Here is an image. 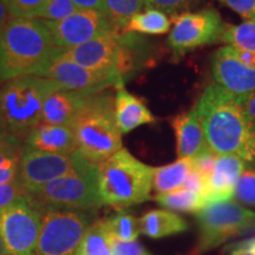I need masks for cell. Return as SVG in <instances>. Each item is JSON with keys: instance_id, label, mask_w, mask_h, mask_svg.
Instances as JSON below:
<instances>
[{"instance_id": "16", "label": "cell", "mask_w": 255, "mask_h": 255, "mask_svg": "<svg viewBox=\"0 0 255 255\" xmlns=\"http://www.w3.org/2000/svg\"><path fill=\"white\" fill-rule=\"evenodd\" d=\"M247 163L244 159L232 155H222L216 158L214 171L207 181V203L233 200L238 181Z\"/></svg>"}, {"instance_id": "40", "label": "cell", "mask_w": 255, "mask_h": 255, "mask_svg": "<svg viewBox=\"0 0 255 255\" xmlns=\"http://www.w3.org/2000/svg\"><path fill=\"white\" fill-rule=\"evenodd\" d=\"M255 250V238L248 239L227 247L229 255H250V252Z\"/></svg>"}, {"instance_id": "18", "label": "cell", "mask_w": 255, "mask_h": 255, "mask_svg": "<svg viewBox=\"0 0 255 255\" xmlns=\"http://www.w3.org/2000/svg\"><path fill=\"white\" fill-rule=\"evenodd\" d=\"M24 146L50 154L70 155L77 151L71 127L39 123L25 138Z\"/></svg>"}, {"instance_id": "24", "label": "cell", "mask_w": 255, "mask_h": 255, "mask_svg": "<svg viewBox=\"0 0 255 255\" xmlns=\"http://www.w3.org/2000/svg\"><path fill=\"white\" fill-rule=\"evenodd\" d=\"M171 30V19L164 12L146 8L130 19L122 33L164 34Z\"/></svg>"}, {"instance_id": "13", "label": "cell", "mask_w": 255, "mask_h": 255, "mask_svg": "<svg viewBox=\"0 0 255 255\" xmlns=\"http://www.w3.org/2000/svg\"><path fill=\"white\" fill-rule=\"evenodd\" d=\"M59 47L49 62L37 72L36 76L55 81L62 89L84 95H97L105 89L115 87L116 81L110 76L92 71L69 59L58 56Z\"/></svg>"}, {"instance_id": "12", "label": "cell", "mask_w": 255, "mask_h": 255, "mask_svg": "<svg viewBox=\"0 0 255 255\" xmlns=\"http://www.w3.org/2000/svg\"><path fill=\"white\" fill-rule=\"evenodd\" d=\"M43 21L50 31L55 46L62 49L83 45L96 38L115 32L107 15L96 9H77L62 20Z\"/></svg>"}, {"instance_id": "44", "label": "cell", "mask_w": 255, "mask_h": 255, "mask_svg": "<svg viewBox=\"0 0 255 255\" xmlns=\"http://www.w3.org/2000/svg\"><path fill=\"white\" fill-rule=\"evenodd\" d=\"M5 253H7V251H6L5 244H4V241H2L1 235H0V255H4Z\"/></svg>"}, {"instance_id": "7", "label": "cell", "mask_w": 255, "mask_h": 255, "mask_svg": "<svg viewBox=\"0 0 255 255\" xmlns=\"http://www.w3.org/2000/svg\"><path fill=\"white\" fill-rule=\"evenodd\" d=\"M31 196L39 207L95 212L104 206L98 190L97 163L87 161L77 170L51 181Z\"/></svg>"}, {"instance_id": "27", "label": "cell", "mask_w": 255, "mask_h": 255, "mask_svg": "<svg viewBox=\"0 0 255 255\" xmlns=\"http://www.w3.org/2000/svg\"><path fill=\"white\" fill-rule=\"evenodd\" d=\"M221 41L234 49L255 53V20H245L239 25H227Z\"/></svg>"}, {"instance_id": "15", "label": "cell", "mask_w": 255, "mask_h": 255, "mask_svg": "<svg viewBox=\"0 0 255 255\" xmlns=\"http://www.w3.org/2000/svg\"><path fill=\"white\" fill-rule=\"evenodd\" d=\"M212 71L216 84L233 95L248 97L255 92V69L239 59L232 46H222L216 51Z\"/></svg>"}, {"instance_id": "47", "label": "cell", "mask_w": 255, "mask_h": 255, "mask_svg": "<svg viewBox=\"0 0 255 255\" xmlns=\"http://www.w3.org/2000/svg\"><path fill=\"white\" fill-rule=\"evenodd\" d=\"M2 1H4V2H5V4H6V5H7V2H8V0H2Z\"/></svg>"}, {"instance_id": "42", "label": "cell", "mask_w": 255, "mask_h": 255, "mask_svg": "<svg viewBox=\"0 0 255 255\" xmlns=\"http://www.w3.org/2000/svg\"><path fill=\"white\" fill-rule=\"evenodd\" d=\"M245 110L255 127V92L247 98L246 103H245Z\"/></svg>"}, {"instance_id": "9", "label": "cell", "mask_w": 255, "mask_h": 255, "mask_svg": "<svg viewBox=\"0 0 255 255\" xmlns=\"http://www.w3.org/2000/svg\"><path fill=\"white\" fill-rule=\"evenodd\" d=\"M41 227V208L26 196L0 210V235L13 255H36Z\"/></svg>"}, {"instance_id": "30", "label": "cell", "mask_w": 255, "mask_h": 255, "mask_svg": "<svg viewBox=\"0 0 255 255\" xmlns=\"http://www.w3.org/2000/svg\"><path fill=\"white\" fill-rule=\"evenodd\" d=\"M234 196L239 202L255 207V169H245L238 181Z\"/></svg>"}, {"instance_id": "28", "label": "cell", "mask_w": 255, "mask_h": 255, "mask_svg": "<svg viewBox=\"0 0 255 255\" xmlns=\"http://www.w3.org/2000/svg\"><path fill=\"white\" fill-rule=\"evenodd\" d=\"M105 220L115 240L124 242L136 241L141 233L138 220L123 209L117 210L115 214Z\"/></svg>"}, {"instance_id": "20", "label": "cell", "mask_w": 255, "mask_h": 255, "mask_svg": "<svg viewBox=\"0 0 255 255\" xmlns=\"http://www.w3.org/2000/svg\"><path fill=\"white\" fill-rule=\"evenodd\" d=\"M115 96V120L122 135L144 124L156 122V117L141 98L130 94L124 85L116 89Z\"/></svg>"}, {"instance_id": "39", "label": "cell", "mask_w": 255, "mask_h": 255, "mask_svg": "<svg viewBox=\"0 0 255 255\" xmlns=\"http://www.w3.org/2000/svg\"><path fill=\"white\" fill-rule=\"evenodd\" d=\"M20 158H9L4 162H0V186L12 182L19 175V163Z\"/></svg>"}, {"instance_id": "34", "label": "cell", "mask_w": 255, "mask_h": 255, "mask_svg": "<svg viewBox=\"0 0 255 255\" xmlns=\"http://www.w3.org/2000/svg\"><path fill=\"white\" fill-rule=\"evenodd\" d=\"M30 196L19 178H15L12 182L1 184L0 186V210L11 206L15 201Z\"/></svg>"}, {"instance_id": "4", "label": "cell", "mask_w": 255, "mask_h": 255, "mask_svg": "<svg viewBox=\"0 0 255 255\" xmlns=\"http://www.w3.org/2000/svg\"><path fill=\"white\" fill-rule=\"evenodd\" d=\"M59 89L62 87L52 79L36 75L6 81L0 87V116L4 130L25 141L40 123L46 98Z\"/></svg>"}, {"instance_id": "46", "label": "cell", "mask_w": 255, "mask_h": 255, "mask_svg": "<svg viewBox=\"0 0 255 255\" xmlns=\"http://www.w3.org/2000/svg\"><path fill=\"white\" fill-rule=\"evenodd\" d=\"M250 255H255V250L251 251V252H250Z\"/></svg>"}, {"instance_id": "37", "label": "cell", "mask_w": 255, "mask_h": 255, "mask_svg": "<svg viewBox=\"0 0 255 255\" xmlns=\"http://www.w3.org/2000/svg\"><path fill=\"white\" fill-rule=\"evenodd\" d=\"M113 255H154L148 252L138 241H119L114 239Z\"/></svg>"}, {"instance_id": "11", "label": "cell", "mask_w": 255, "mask_h": 255, "mask_svg": "<svg viewBox=\"0 0 255 255\" xmlns=\"http://www.w3.org/2000/svg\"><path fill=\"white\" fill-rule=\"evenodd\" d=\"M89 161L78 150L70 155L50 154L23 148L18 178L30 195L51 181L77 170Z\"/></svg>"}, {"instance_id": "36", "label": "cell", "mask_w": 255, "mask_h": 255, "mask_svg": "<svg viewBox=\"0 0 255 255\" xmlns=\"http://www.w3.org/2000/svg\"><path fill=\"white\" fill-rule=\"evenodd\" d=\"M216 158H218V155L212 150L203 152L202 155L193 158V168L202 174L208 181V178L212 176L213 171H214Z\"/></svg>"}, {"instance_id": "5", "label": "cell", "mask_w": 255, "mask_h": 255, "mask_svg": "<svg viewBox=\"0 0 255 255\" xmlns=\"http://www.w3.org/2000/svg\"><path fill=\"white\" fill-rule=\"evenodd\" d=\"M77 150L100 163L123 149L122 133L115 120V100L109 95H91L73 121Z\"/></svg>"}, {"instance_id": "6", "label": "cell", "mask_w": 255, "mask_h": 255, "mask_svg": "<svg viewBox=\"0 0 255 255\" xmlns=\"http://www.w3.org/2000/svg\"><path fill=\"white\" fill-rule=\"evenodd\" d=\"M195 218L199 239L191 255H202L229 239L255 233V213L233 200L209 203Z\"/></svg>"}, {"instance_id": "17", "label": "cell", "mask_w": 255, "mask_h": 255, "mask_svg": "<svg viewBox=\"0 0 255 255\" xmlns=\"http://www.w3.org/2000/svg\"><path fill=\"white\" fill-rule=\"evenodd\" d=\"M178 158H195L203 152L210 150L205 131L201 126L195 109L186 111L171 120Z\"/></svg>"}, {"instance_id": "19", "label": "cell", "mask_w": 255, "mask_h": 255, "mask_svg": "<svg viewBox=\"0 0 255 255\" xmlns=\"http://www.w3.org/2000/svg\"><path fill=\"white\" fill-rule=\"evenodd\" d=\"M91 95L59 89L46 98L40 123L71 127Z\"/></svg>"}, {"instance_id": "21", "label": "cell", "mask_w": 255, "mask_h": 255, "mask_svg": "<svg viewBox=\"0 0 255 255\" xmlns=\"http://www.w3.org/2000/svg\"><path fill=\"white\" fill-rule=\"evenodd\" d=\"M138 221L142 234L151 239L167 238L189 229L186 220L170 210H149Z\"/></svg>"}, {"instance_id": "45", "label": "cell", "mask_w": 255, "mask_h": 255, "mask_svg": "<svg viewBox=\"0 0 255 255\" xmlns=\"http://www.w3.org/2000/svg\"><path fill=\"white\" fill-rule=\"evenodd\" d=\"M4 130V126H2V121H1V116H0V131Z\"/></svg>"}, {"instance_id": "32", "label": "cell", "mask_w": 255, "mask_h": 255, "mask_svg": "<svg viewBox=\"0 0 255 255\" xmlns=\"http://www.w3.org/2000/svg\"><path fill=\"white\" fill-rule=\"evenodd\" d=\"M24 144L13 133L1 130L0 131V162L9 158L21 157Z\"/></svg>"}, {"instance_id": "22", "label": "cell", "mask_w": 255, "mask_h": 255, "mask_svg": "<svg viewBox=\"0 0 255 255\" xmlns=\"http://www.w3.org/2000/svg\"><path fill=\"white\" fill-rule=\"evenodd\" d=\"M113 253L114 238L107 220H96L85 232L76 255H113Z\"/></svg>"}, {"instance_id": "26", "label": "cell", "mask_w": 255, "mask_h": 255, "mask_svg": "<svg viewBox=\"0 0 255 255\" xmlns=\"http://www.w3.org/2000/svg\"><path fill=\"white\" fill-rule=\"evenodd\" d=\"M145 7L144 0H104L103 13L116 33H122L130 19Z\"/></svg>"}, {"instance_id": "31", "label": "cell", "mask_w": 255, "mask_h": 255, "mask_svg": "<svg viewBox=\"0 0 255 255\" xmlns=\"http://www.w3.org/2000/svg\"><path fill=\"white\" fill-rule=\"evenodd\" d=\"M47 0H8L7 9L12 18L36 19Z\"/></svg>"}, {"instance_id": "2", "label": "cell", "mask_w": 255, "mask_h": 255, "mask_svg": "<svg viewBox=\"0 0 255 255\" xmlns=\"http://www.w3.org/2000/svg\"><path fill=\"white\" fill-rule=\"evenodd\" d=\"M56 51L41 19L12 18L0 34V81L37 75Z\"/></svg>"}, {"instance_id": "38", "label": "cell", "mask_w": 255, "mask_h": 255, "mask_svg": "<svg viewBox=\"0 0 255 255\" xmlns=\"http://www.w3.org/2000/svg\"><path fill=\"white\" fill-rule=\"evenodd\" d=\"M183 189H188L191 191H195L201 195L206 197V191H207V178L203 176L202 174L199 173L196 169H191L190 173L188 174V176L182 184Z\"/></svg>"}, {"instance_id": "1", "label": "cell", "mask_w": 255, "mask_h": 255, "mask_svg": "<svg viewBox=\"0 0 255 255\" xmlns=\"http://www.w3.org/2000/svg\"><path fill=\"white\" fill-rule=\"evenodd\" d=\"M248 97L233 95L214 83L205 89L194 109L210 150L255 164V127L245 110Z\"/></svg>"}, {"instance_id": "25", "label": "cell", "mask_w": 255, "mask_h": 255, "mask_svg": "<svg viewBox=\"0 0 255 255\" xmlns=\"http://www.w3.org/2000/svg\"><path fill=\"white\" fill-rule=\"evenodd\" d=\"M155 200L164 208L184 213H197L208 205L205 196L183 188L170 193L156 194Z\"/></svg>"}, {"instance_id": "14", "label": "cell", "mask_w": 255, "mask_h": 255, "mask_svg": "<svg viewBox=\"0 0 255 255\" xmlns=\"http://www.w3.org/2000/svg\"><path fill=\"white\" fill-rule=\"evenodd\" d=\"M121 39L119 33H108L88 43L70 49L59 47L58 56L92 71L110 76L116 81V89L122 87L117 78Z\"/></svg>"}, {"instance_id": "10", "label": "cell", "mask_w": 255, "mask_h": 255, "mask_svg": "<svg viewBox=\"0 0 255 255\" xmlns=\"http://www.w3.org/2000/svg\"><path fill=\"white\" fill-rule=\"evenodd\" d=\"M227 25L214 8L183 12L174 15L168 45L176 56H183L199 47L221 41Z\"/></svg>"}, {"instance_id": "8", "label": "cell", "mask_w": 255, "mask_h": 255, "mask_svg": "<svg viewBox=\"0 0 255 255\" xmlns=\"http://www.w3.org/2000/svg\"><path fill=\"white\" fill-rule=\"evenodd\" d=\"M41 227L36 255H76L85 232L94 222L89 210L40 207Z\"/></svg>"}, {"instance_id": "43", "label": "cell", "mask_w": 255, "mask_h": 255, "mask_svg": "<svg viewBox=\"0 0 255 255\" xmlns=\"http://www.w3.org/2000/svg\"><path fill=\"white\" fill-rule=\"evenodd\" d=\"M7 6H6V4L2 0H0V34H1L2 30H4L5 25L7 24Z\"/></svg>"}, {"instance_id": "41", "label": "cell", "mask_w": 255, "mask_h": 255, "mask_svg": "<svg viewBox=\"0 0 255 255\" xmlns=\"http://www.w3.org/2000/svg\"><path fill=\"white\" fill-rule=\"evenodd\" d=\"M78 9H96L103 12L104 0H72Z\"/></svg>"}, {"instance_id": "3", "label": "cell", "mask_w": 255, "mask_h": 255, "mask_svg": "<svg viewBox=\"0 0 255 255\" xmlns=\"http://www.w3.org/2000/svg\"><path fill=\"white\" fill-rule=\"evenodd\" d=\"M155 168L126 149L97 164L98 190L104 206L126 208L150 199Z\"/></svg>"}, {"instance_id": "35", "label": "cell", "mask_w": 255, "mask_h": 255, "mask_svg": "<svg viewBox=\"0 0 255 255\" xmlns=\"http://www.w3.org/2000/svg\"><path fill=\"white\" fill-rule=\"evenodd\" d=\"M245 20H255V0H219Z\"/></svg>"}, {"instance_id": "29", "label": "cell", "mask_w": 255, "mask_h": 255, "mask_svg": "<svg viewBox=\"0 0 255 255\" xmlns=\"http://www.w3.org/2000/svg\"><path fill=\"white\" fill-rule=\"evenodd\" d=\"M77 9L72 0H47L38 18L41 20L58 21L69 17Z\"/></svg>"}, {"instance_id": "33", "label": "cell", "mask_w": 255, "mask_h": 255, "mask_svg": "<svg viewBox=\"0 0 255 255\" xmlns=\"http://www.w3.org/2000/svg\"><path fill=\"white\" fill-rule=\"evenodd\" d=\"M197 0H144L146 8H154L174 15L187 12Z\"/></svg>"}, {"instance_id": "48", "label": "cell", "mask_w": 255, "mask_h": 255, "mask_svg": "<svg viewBox=\"0 0 255 255\" xmlns=\"http://www.w3.org/2000/svg\"><path fill=\"white\" fill-rule=\"evenodd\" d=\"M4 255H13V254H9V253H5Z\"/></svg>"}, {"instance_id": "23", "label": "cell", "mask_w": 255, "mask_h": 255, "mask_svg": "<svg viewBox=\"0 0 255 255\" xmlns=\"http://www.w3.org/2000/svg\"><path fill=\"white\" fill-rule=\"evenodd\" d=\"M193 169V159L178 158L173 163L155 168L152 189L157 194L170 193L182 188L188 174Z\"/></svg>"}]
</instances>
